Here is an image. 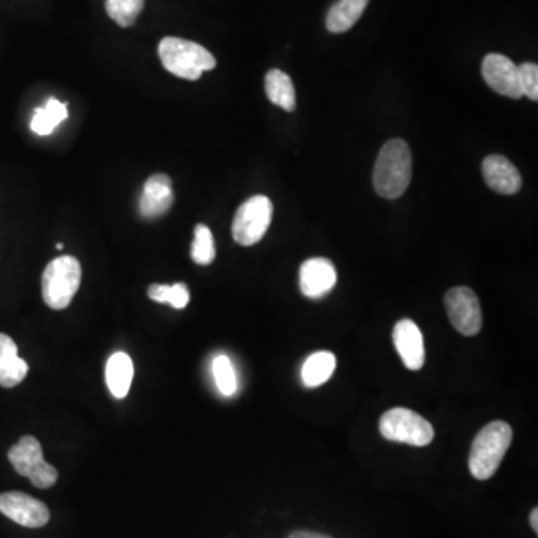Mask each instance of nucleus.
<instances>
[{"instance_id":"obj_18","label":"nucleus","mask_w":538,"mask_h":538,"mask_svg":"<svg viewBox=\"0 0 538 538\" xmlns=\"http://www.w3.org/2000/svg\"><path fill=\"white\" fill-rule=\"evenodd\" d=\"M335 367H337V359H335L334 353H314L302 365V382L307 388H319L331 379Z\"/></svg>"},{"instance_id":"obj_14","label":"nucleus","mask_w":538,"mask_h":538,"mask_svg":"<svg viewBox=\"0 0 538 538\" xmlns=\"http://www.w3.org/2000/svg\"><path fill=\"white\" fill-rule=\"evenodd\" d=\"M394 344L405 367L420 370L425 364V344L419 326L413 320H400L394 328Z\"/></svg>"},{"instance_id":"obj_12","label":"nucleus","mask_w":538,"mask_h":538,"mask_svg":"<svg viewBox=\"0 0 538 538\" xmlns=\"http://www.w3.org/2000/svg\"><path fill=\"white\" fill-rule=\"evenodd\" d=\"M337 284V269L328 259H308L299 271V286L302 295L320 299L328 295Z\"/></svg>"},{"instance_id":"obj_13","label":"nucleus","mask_w":538,"mask_h":538,"mask_svg":"<svg viewBox=\"0 0 538 538\" xmlns=\"http://www.w3.org/2000/svg\"><path fill=\"white\" fill-rule=\"evenodd\" d=\"M483 178L494 192L500 195H515L521 190L522 177L518 168L500 154H491L483 160Z\"/></svg>"},{"instance_id":"obj_3","label":"nucleus","mask_w":538,"mask_h":538,"mask_svg":"<svg viewBox=\"0 0 538 538\" xmlns=\"http://www.w3.org/2000/svg\"><path fill=\"white\" fill-rule=\"evenodd\" d=\"M512 438L513 431L509 423L501 420L489 423L477 434L468 461L474 479L488 480L497 473L512 444Z\"/></svg>"},{"instance_id":"obj_8","label":"nucleus","mask_w":538,"mask_h":538,"mask_svg":"<svg viewBox=\"0 0 538 538\" xmlns=\"http://www.w3.org/2000/svg\"><path fill=\"white\" fill-rule=\"evenodd\" d=\"M447 316L453 328L465 337H473L482 329L483 316L479 298L470 287H453L444 298Z\"/></svg>"},{"instance_id":"obj_24","label":"nucleus","mask_w":538,"mask_h":538,"mask_svg":"<svg viewBox=\"0 0 538 538\" xmlns=\"http://www.w3.org/2000/svg\"><path fill=\"white\" fill-rule=\"evenodd\" d=\"M29 365L20 356L8 359L0 364V386L2 388H15L26 379Z\"/></svg>"},{"instance_id":"obj_6","label":"nucleus","mask_w":538,"mask_h":538,"mask_svg":"<svg viewBox=\"0 0 538 538\" xmlns=\"http://www.w3.org/2000/svg\"><path fill=\"white\" fill-rule=\"evenodd\" d=\"M379 426L383 437L389 441L423 447L434 440V428L431 423L408 408L397 407L386 411L380 419Z\"/></svg>"},{"instance_id":"obj_23","label":"nucleus","mask_w":538,"mask_h":538,"mask_svg":"<svg viewBox=\"0 0 538 538\" xmlns=\"http://www.w3.org/2000/svg\"><path fill=\"white\" fill-rule=\"evenodd\" d=\"M213 374L217 389L222 392V395L232 397L237 392V374H235L234 365L228 356L220 355L214 359Z\"/></svg>"},{"instance_id":"obj_29","label":"nucleus","mask_w":538,"mask_h":538,"mask_svg":"<svg viewBox=\"0 0 538 538\" xmlns=\"http://www.w3.org/2000/svg\"><path fill=\"white\" fill-rule=\"evenodd\" d=\"M63 247H65V246H63L62 243H57V244H56V249H57V250H62Z\"/></svg>"},{"instance_id":"obj_15","label":"nucleus","mask_w":538,"mask_h":538,"mask_svg":"<svg viewBox=\"0 0 538 538\" xmlns=\"http://www.w3.org/2000/svg\"><path fill=\"white\" fill-rule=\"evenodd\" d=\"M105 377H107L108 389L117 400L128 397L132 380H134V364L129 355L123 352L114 353L108 359Z\"/></svg>"},{"instance_id":"obj_22","label":"nucleus","mask_w":538,"mask_h":538,"mask_svg":"<svg viewBox=\"0 0 538 538\" xmlns=\"http://www.w3.org/2000/svg\"><path fill=\"white\" fill-rule=\"evenodd\" d=\"M190 256L195 264L204 265V267L213 264L216 259V246H214L213 232L208 226H196Z\"/></svg>"},{"instance_id":"obj_19","label":"nucleus","mask_w":538,"mask_h":538,"mask_svg":"<svg viewBox=\"0 0 538 538\" xmlns=\"http://www.w3.org/2000/svg\"><path fill=\"white\" fill-rule=\"evenodd\" d=\"M68 119L66 104L50 98L44 108H36L30 128L36 135L47 136L53 134L54 129Z\"/></svg>"},{"instance_id":"obj_28","label":"nucleus","mask_w":538,"mask_h":538,"mask_svg":"<svg viewBox=\"0 0 538 538\" xmlns=\"http://www.w3.org/2000/svg\"><path fill=\"white\" fill-rule=\"evenodd\" d=\"M531 527H533L534 533H538V509L533 510L530 516Z\"/></svg>"},{"instance_id":"obj_26","label":"nucleus","mask_w":538,"mask_h":538,"mask_svg":"<svg viewBox=\"0 0 538 538\" xmlns=\"http://www.w3.org/2000/svg\"><path fill=\"white\" fill-rule=\"evenodd\" d=\"M18 356V347L9 335L0 334V364Z\"/></svg>"},{"instance_id":"obj_21","label":"nucleus","mask_w":538,"mask_h":538,"mask_svg":"<svg viewBox=\"0 0 538 538\" xmlns=\"http://www.w3.org/2000/svg\"><path fill=\"white\" fill-rule=\"evenodd\" d=\"M144 5L145 0H105L108 17L120 27L134 26Z\"/></svg>"},{"instance_id":"obj_16","label":"nucleus","mask_w":538,"mask_h":538,"mask_svg":"<svg viewBox=\"0 0 538 538\" xmlns=\"http://www.w3.org/2000/svg\"><path fill=\"white\" fill-rule=\"evenodd\" d=\"M370 0H338L326 15V27L332 33H344L352 29L364 14Z\"/></svg>"},{"instance_id":"obj_1","label":"nucleus","mask_w":538,"mask_h":538,"mask_svg":"<svg viewBox=\"0 0 538 538\" xmlns=\"http://www.w3.org/2000/svg\"><path fill=\"white\" fill-rule=\"evenodd\" d=\"M411 169L413 159L407 142L391 139L383 145L377 157L373 174L374 189L382 198H400L410 186Z\"/></svg>"},{"instance_id":"obj_25","label":"nucleus","mask_w":538,"mask_h":538,"mask_svg":"<svg viewBox=\"0 0 538 538\" xmlns=\"http://www.w3.org/2000/svg\"><path fill=\"white\" fill-rule=\"evenodd\" d=\"M519 84H521L522 95L530 98L531 101H538V66L536 63H524L518 66Z\"/></svg>"},{"instance_id":"obj_4","label":"nucleus","mask_w":538,"mask_h":538,"mask_svg":"<svg viewBox=\"0 0 538 538\" xmlns=\"http://www.w3.org/2000/svg\"><path fill=\"white\" fill-rule=\"evenodd\" d=\"M80 262L72 256H60L42 274V298L53 310H65L71 305L81 284Z\"/></svg>"},{"instance_id":"obj_11","label":"nucleus","mask_w":538,"mask_h":538,"mask_svg":"<svg viewBox=\"0 0 538 538\" xmlns=\"http://www.w3.org/2000/svg\"><path fill=\"white\" fill-rule=\"evenodd\" d=\"M174 204L172 181L168 175L154 174L144 183L139 198V214L142 219L156 220L165 216Z\"/></svg>"},{"instance_id":"obj_7","label":"nucleus","mask_w":538,"mask_h":538,"mask_svg":"<svg viewBox=\"0 0 538 538\" xmlns=\"http://www.w3.org/2000/svg\"><path fill=\"white\" fill-rule=\"evenodd\" d=\"M272 202L264 195L247 199L235 214L232 222V237L240 246L250 247L258 244L271 225Z\"/></svg>"},{"instance_id":"obj_20","label":"nucleus","mask_w":538,"mask_h":538,"mask_svg":"<svg viewBox=\"0 0 538 538\" xmlns=\"http://www.w3.org/2000/svg\"><path fill=\"white\" fill-rule=\"evenodd\" d=\"M148 296L154 302L171 305L177 310L186 308L190 301V292L184 283L172 284V286H168V284H151L148 287Z\"/></svg>"},{"instance_id":"obj_17","label":"nucleus","mask_w":538,"mask_h":538,"mask_svg":"<svg viewBox=\"0 0 538 538\" xmlns=\"http://www.w3.org/2000/svg\"><path fill=\"white\" fill-rule=\"evenodd\" d=\"M265 92L269 101L287 113H293L296 108V93L292 78L280 69H271L265 77Z\"/></svg>"},{"instance_id":"obj_9","label":"nucleus","mask_w":538,"mask_h":538,"mask_svg":"<svg viewBox=\"0 0 538 538\" xmlns=\"http://www.w3.org/2000/svg\"><path fill=\"white\" fill-rule=\"evenodd\" d=\"M0 513L26 528H42L50 521L48 507L24 492L12 491L0 495Z\"/></svg>"},{"instance_id":"obj_27","label":"nucleus","mask_w":538,"mask_h":538,"mask_svg":"<svg viewBox=\"0 0 538 538\" xmlns=\"http://www.w3.org/2000/svg\"><path fill=\"white\" fill-rule=\"evenodd\" d=\"M289 538H331L323 536V534L310 533V531H296V533L290 534Z\"/></svg>"},{"instance_id":"obj_5","label":"nucleus","mask_w":538,"mask_h":538,"mask_svg":"<svg viewBox=\"0 0 538 538\" xmlns=\"http://www.w3.org/2000/svg\"><path fill=\"white\" fill-rule=\"evenodd\" d=\"M9 462L20 476L27 477L35 488L48 489L56 485L57 473L53 465L48 464L42 455L41 443L35 437L20 438L15 446L9 449Z\"/></svg>"},{"instance_id":"obj_10","label":"nucleus","mask_w":538,"mask_h":538,"mask_svg":"<svg viewBox=\"0 0 538 538\" xmlns=\"http://www.w3.org/2000/svg\"><path fill=\"white\" fill-rule=\"evenodd\" d=\"M482 75L488 86L498 95L510 99H521L518 66L503 54H488L483 59Z\"/></svg>"},{"instance_id":"obj_2","label":"nucleus","mask_w":538,"mask_h":538,"mask_svg":"<svg viewBox=\"0 0 538 538\" xmlns=\"http://www.w3.org/2000/svg\"><path fill=\"white\" fill-rule=\"evenodd\" d=\"M160 62L169 74L183 80L196 81L207 71L216 68V57L196 42L166 36L160 41Z\"/></svg>"}]
</instances>
